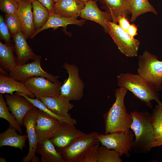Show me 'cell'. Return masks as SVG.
<instances>
[{"label": "cell", "instance_id": "cell-30", "mask_svg": "<svg viewBox=\"0 0 162 162\" xmlns=\"http://www.w3.org/2000/svg\"><path fill=\"white\" fill-rule=\"evenodd\" d=\"M4 99L2 94L0 93V118L7 121L9 127L15 128L20 134H22L21 126L19 124L15 117L10 112L8 106Z\"/></svg>", "mask_w": 162, "mask_h": 162}, {"label": "cell", "instance_id": "cell-24", "mask_svg": "<svg viewBox=\"0 0 162 162\" xmlns=\"http://www.w3.org/2000/svg\"><path fill=\"white\" fill-rule=\"evenodd\" d=\"M14 45L0 42V68L9 72L17 65L16 57L14 55Z\"/></svg>", "mask_w": 162, "mask_h": 162}, {"label": "cell", "instance_id": "cell-42", "mask_svg": "<svg viewBox=\"0 0 162 162\" xmlns=\"http://www.w3.org/2000/svg\"><path fill=\"white\" fill-rule=\"evenodd\" d=\"M58 0H53V1L55 3L57 2V1H58Z\"/></svg>", "mask_w": 162, "mask_h": 162}, {"label": "cell", "instance_id": "cell-14", "mask_svg": "<svg viewBox=\"0 0 162 162\" xmlns=\"http://www.w3.org/2000/svg\"><path fill=\"white\" fill-rule=\"evenodd\" d=\"M5 98L11 113L19 124L21 126L23 125L25 116L35 106L24 97L19 94H7L5 95Z\"/></svg>", "mask_w": 162, "mask_h": 162}, {"label": "cell", "instance_id": "cell-22", "mask_svg": "<svg viewBox=\"0 0 162 162\" xmlns=\"http://www.w3.org/2000/svg\"><path fill=\"white\" fill-rule=\"evenodd\" d=\"M15 128L9 127L0 134V147L8 146L20 149L23 152L26 148V142L28 138L27 134L19 135Z\"/></svg>", "mask_w": 162, "mask_h": 162}, {"label": "cell", "instance_id": "cell-10", "mask_svg": "<svg viewBox=\"0 0 162 162\" xmlns=\"http://www.w3.org/2000/svg\"><path fill=\"white\" fill-rule=\"evenodd\" d=\"M28 89L36 98L52 97L60 95V87L63 83L59 81L53 82L42 76H35L24 82Z\"/></svg>", "mask_w": 162, "mask_h": 162}, {"label": "cell", "instance_id": "cell-32", "mask_svg": "<svg viewBox=\"0 0 162 162\" xmlns=\"http://www.w3.org/2000/svg\"><path fill=\"white\" fill-rule=\"evenodd\" d=\"M5 21L13 36L22 32L21 23L17 12L13 14H6Z\"/></svg>", "mask_w": 162, "mask_h": 162}, {"label": "cell", "instance_id": "cell-6", "mask_svg": "<svg viewBox=\"0 0 162 162\" xmlns=\"http://www.w3.org/2000/svg\"><path fill=\"white\" fill-rule=\"evenodd\" d=\"M96 132L85 134L73 141L60 152L65 162H80L90 148L99 142Z\"/></svg>", "mask_w": 162, "mask_h": 162}, {"label": "cell", "instance_id": "cell-31", "mask_svg": "<svg viewBox=\"0 0 162 162\" xmlns=\"http://www.w3.org/2000/svg\"><path fill=\"white\" fill-rule=\"evenodd\" d=\"M121 156L115 150L100 146L97 162H122Z\"/></svg>", "mask_w": 162, "mask_h": 162}, {"label": "cell", "instance_id": "cell-13", "mask_svg": "<svg viewBox=\"0 0 162 162\" xmlns=\"http://www.w3.org/2000/svg\"><path fill=\"white\" fill-rule=\"evenodd\" d=\"M60 122L38 109L35 127L38 142L49 139L57 129Z\"/></svg>", "mask_w": 162, "mask_h": 162}, {"label": "cell", "instance_id": "cell-18", "mask_svg": "<svg viewBox=\"0 0 162 162\" xmlns=\"http://www.w3.org/2000/svg\"><path fill=\"white\" fill-rule=\"evenodd\" d=\"M50 110L62 117L69 115V111L74 106L66 98L59 95L52 97H39L38 98Z\"/></svg>", "mask_w": 162, "mask_h": 162}, {"label": "cell", "instance_id": "cell-2", "mask_svg": "<svg viewBox=\"0 0 162 162\" xmlns=\"http://www.w3.org/2000/svg\"><path fill=\"white\" fill-rule=\"evenodd\" d=\"M132 122L130 129L133 131L135 139L132 149L135 152L147 153L153 148L154 129L150 120L148 112L134 111L131 112Z\"/></svg>", "mask_w": 162, "mask_h": 162}, {"label": "cell", "instance_id": "cell-12", "mask_svg": "<svg viewBox=\"0 0 162 162\" xmlns=\"http://www.w3.org/2000/svg\"><path fill=\"white\" fill-rule=\"evenodd\" d=\"M38 108L34 107L29 111L25 116L23 125L26 128L29 142V150L27 154L23 158L22 162H39L40 158L36 155V150L38 141L35 127Z\"/></svg>", "mask_w": 162, "mask_h": 162}, {"label": "cell", "instance_id": "cell-26", "mask_svg": "<svg viewBox=\"0 0 162 162\" xmlns=\"http://www.w3.org/2000/svg\"><path fill=\"white\" fill-rule=\"evenodd\" d=\"M150 120L154 129L153 148L162 146V103L156 105Z\"/></svg>", "mask_w": 162, "mask_h": 162}, {"label": "cell", "instance_id": "cell-39", "mask_svg": "<svg viewBox=\"0 0 162 162\" xmlns=\"http://www.w3.org/2000/svg\"><path fill=\"white\" fill-rule=\"evenodd\" d=\"M0 162H6V160L5 158H0Z\"/></svg>", "mask_w": 162, "mask_h": 162}, {"label": "cell", "instance_id": "cell-1", "mask_svg": "<svg viewBox=\"0 0 162 162\" xmlns=\"http://www.w3.org/2000/svg\"><path fill=\"white\" fill-rule=\"evenodd\" d=\"M128 90L119 88L116 90L115 102L108 110L103 114L105 134L130 129L132 122L131 114H129L124 104Z\"/></svg>", "mask_w": 162, "mask_h": 162}, {"label": "cell", "instance_id": "cell-15", "mask_svg": "<svg viewBox=\"0 0 162 162\" xmlns=\"http://www.w3.org/2000/svg\"><path fill=\"white\" fill-rule=\"evenodd\" d=\"M97 0H89L85 3V6L82 10L80 16L82 18L94 21L101 25L106 33H107V23L112 21L111 14L107 12L103 11L98 7Z\"/></svg>", "mask_w": 162, "mask_h": 162}, {"label": "cell", "instance_id": "cell-5", "mask_svg": "<svg viewBox=\"0 0 162 162\" xmlns=\"http://www.w3.org/2000/svg\"><path fill=\"white\" fill-rule=\"evenodd\" d=\"M134 137V134L130 129L98 135L99 141L102 146L115 150L121 156L125 154L127 157L130 156L129 152L132 149Z\"/></svg>", "mask_w": 162, "mask_h": 162}, {"label": "cell", "instance_id": "cell-40", "mask_svg": "<svg viewBox=\"0 0 162 162\" xmlns=\"http://www.w3.org/2000/svg\"><path fill=\"white\" fill-rule=\"evenodd\" d=\"M80 0L85 3L86 2H88L89 0Z\"/></svg>", "mask_w": 162, "mask_h": 162}, {"label": "cell", "instance_id": "cell-19", "mask_svg": "<svg viewBox=\"0 0 162 162\" xmlns=\"http://www.w3.org/2000/svg\"><path fill=\"white\" fill-rule=\"evenodd\" d=\"M13 38L16 55L17 65L25 64L29 59L34 60L37 55L34 53L28 44L26 39L22 32H18Z\"/></svg>", "mask_w": 162, "mask_h": 162}, {"label": "cell", "instance_id": "cell-36", "mask_svg": "<svg viewBox=\"0 0 162 162\" xmlns=\"http://www.w3.org/2000/svg\"><path fill=\"white\" fill-rule=\"evenodd\" d=\"M116 22H118L120 27L126 32L130 24L128 18L124 15L118 16L116 18Z\"/></svg>", "mask_w": 162, "mask_h": 162}, {"label": "cell", "instance_id": "cell-7", "mask_svg": "<svg viewBox=\"0 0 162 162\" xmlns=\"http://www.w3.org/2000/svg\"><path fill=\"white\" fill-rule=\"evenodd\" d=\"M107 26V33L121 52L128 57L137 56L139 41L130 36L116 23L109 21Z\"/></svg>", "mask_w": 162, "mask_h": 162}, {"label": "cell", "instance_id": "cell-41", "mask_svg": "<svg viewBox=\"0 0 162 162\" xmlns=\"http://www.w3.org/2000/svg\"><path fill=\"white\" fill-rule=\"evenodd\" d=\"M16 0L18 2H21L24 1H26V0Z\"/></svg>", "mask_w": 162, "mask_h": 162}, {"label": "cell", "instance_id": "cell-34", "mask_svg": "<svg viewBox=\"0 0 162 162\" xmlns=\"http://www.w3.org/2000/svg\"><path fill=\"white\" fill-rule=\"evenodd\" d=\"M100 144L98 142L92 146L80 162H97Z\"/></svg>", "mask_w": 162, "mask_h": 162}, {"label": "cell", "instance_id": "cell-23", "mask_svg": "<svg viewBox=\"0 0 162 162\" xmlns=\"http://www.w3.org/2000/svg\"><path fill=\"white\" fill-rule=\"evenodd\" d=\"M20 92L25 94L29 97H35L28 89L24 82L2 74H0V93L13 94L14 92Z\"/></svg>", "mask_w": 162, "mask_h": 162}, {"label": "cell", "instance_id": "cell-38", "mask_svg": "<svg viewBox=\"0 0 162 162\" xmlns=\"http://www.w3.org/2000/svg\"><path fill=\"white\" fill-rule=\"evenodd\" d=\"M137 26L134 23L130 24L129 26L127 32L131 36L134 37L138 34Z\"/></svg>", "mask_w": 162, "mask_h": 162}, {"label": "cell", "instance_id": "cell-11", "mask_svg": "<svg viewBox=\"0 0 162 162\" xmlns=\"http://www.w3.org/2000/svg\"><path fill=\"white\" fill-rule=\"evenodd\" d=\"M85 134L74 125L60 122L57 129L49 139L60 153L73 141Z\"/></svg>", "mask_w": 162, "mask_h": 162}, {"label": "cell", "instance_id": "cell-4", "mask_svg": "<svg viewBox=\"0 0 162 162\" xmlns=\"http://www.w3.org/2000/svg\"><path fill=\"white\" fill-rule=\"evenodd\" d=\"M138 74L158 92L162 89V61L146 50L138 59Z\"/></svg>", "mask_w": 162, "mask_h": 162}, {"label": "cell", "instance_id": "cell-16", "mask_svg": "<svg viewBox=\"0 0 162 162\" xmlns=\"http://www.w3.org/2000/svg\"><path fill=\"white\" fill-rule=\"evenodd\" d=\"M32 2L26 0L19 2L17 13L22 25V32L26 39L36 31L32 11Z\"/></svg>", "mask_w": 162, "mask_h": 162}, {"label": "cell", "instance_id": "cell-37", "mask_svg": "<svg viewBox=\"0 0 162 162\" xmlns=\"http://www.w3.org/2000/svg\"><path fill=\"white\" fill-rule=\"evenodd\" d=\"M32 2L34 1H38L43 4L47 9L50 13L54 12L55 3L53 0H27Z\"/></svg>", "mask_w": 162, "mask_h": 162}, {"label": "cell", "instance_id": "cell-29", "mask_svg": "<svg viewBox=\"0 0 162 162\" xmlns=\"http://www.w3.org/2000/svg\"><path fill=\"white\" fill-rule=\"evenodd\" d=\"M15 94L24 97L30 102L34 106L55 118L60 122H66L74 125L76 124V120L72 118L70 114L66 117H62L58 115L49 110L40 99L37 98H31L25 94L20 92H16Z\"/></svg>", "mask_w": 162, "mask_h": 162}, {"label": "cell", "instance_id": "cell-17", "mask_svg": "<svg viewBox=\"0 0 162 162\" xmlns=\"http://www.w3.org/2000/svg\"><path fill=\"white\" fill-rule=\"evenodd\" d=\"M86 22L85 20H77L73 18L64 17L54 12L50 13L47 20L44 25L40 29L36 30L30 38H33L41 32L49 28L55 30L59 27H62L65 33L67 26L69 24H74L81 26Z\"/></svg>", "mask_w": 162, "mask_h": 162}, {"label": "cell", "instance_id": "cell-35", "mask_svg": "<svg viewBox=\"0 0 162 162\" xmlns=\"http://www.w3.org/2000/svg\"><path fill=\"white\" fill-rule=\"evenodd\" d=\"M9 28L2 15L0 16V34L2 38L6 44H11L10 34Z\"/></svg>", "mask_w": 162, "mask_h": 162}, {"label": "cell", "instance_id": "cell-8", "mask_svg": "<svg viewBox=\"0 0 162 162\" xmlns=\"http://www.w3.org/2000/svg\"><path fill=\"white\" fill-rule=\"evenodd\" d=\"M63 68L68 72V76L60 87V95L70 101L79 100L82 98L85 84L80 79L78 68L74 64L65 63Z\"/></svg>", "mask_w": 162, "mask_h": 162}, {"label": "cell", "instance_id": "cell-27", "mask_svg": "<svg viewBox=\"0 0 162 162\" xmlns=\"http://www.w3.org/2000/svg\"><path fill=\"white\" fill-rule=\"evenodd\" d=\"M128 10L131 16L130 21L134 22L141 15L148 12H151L155 15L158 13L148 0H129Z\"/></svg>", "mask_w": 162, "mask_h": 162}, {"label": "cell", "instance_id": "cell-28", "mask_svg": "<svg viewBox=\"0 0 162 162\" xmlns=\"http://www.w3.org/2000/svg\"><path fill=\"white\" fill-rule=\"evenodd\" d=\"M32 4L34 22L36 30L46 22L50 13L46 7L38 1L32 2Z\"/></svg>", "mask_w": 162, "mask_h": 162}, {"label": "cell", "instance_id": "cell-25", "mask_svg": "<svg viewBox=\"0 0 162 162\" xmlns=\"http://www.w3.org/2000/svg\"><path fill=\"white\" fill-rule=\"evenodd\" d=\"M104 6L103 9L110 13L112 18V21L116 23L117 17L120 15H124L127 18L130 14L128 10L129 0H100Z\"/></svg>", "mask_w": 162, "mask_h": 162}, {"label": "cell", "instance_id": "cell-3", "mask_svg": "<svg viewBox=\"0 0 162 162\" xmlns=\"http://www.w3.org/2000/svg\"><path fill=\"white\" fill-rule=\"evenodd\" d=\"M119 88L130 91L137 98L144 102L149 107H152V101L161 103L157 90L138 74L122 73L117 76Z\"/></svg>", "mask_w": 162, "mask_h": 162}, {"label": "cell", "instance_id": "cell-9", "mask_svg": "<svg viewBox=\"0 0 162 162\" xmlns=\"http://www.w3.org/2000/svg\"><path fill=\"white\" fill-rule=\"evenodd\" d=\"M41 58L40 56H37L33 62L17 65L8 72V76L23 82L30 78L40 76L44 77L53 82H58L59 76L52 75L42 68L40 64Z\"/></svg>", "mask_w": 162, "mask_h": 162}, {"label": "cell", "instance_id": "cell-21", "mask_svg": "<svg viewBox=\"0 0 162 162\" xmlns=\"http://www.w3.org/2000/svg\"><path fill=\"white\" fill-rule=\"evenodd\" d=\"M36 153L41 156V162H65L49 139L38 142Z\"/></svg>", "mask_w": 162, "mask_h": 162}, {"label": "cell", "instance_id": "cell-33", "mask_svg": "<svg viewBox=\"0 0 162 162\" xmlns=\"http://www.w3.org/2000/svg\"><path fill=\"white\" fill-rule=\"evenodd\" d=\"M19 6V2L16 0H0V9L6 14L16 13Z\"/></svg>", "mask_w": 162, "mask_h": 162}, {"label": "cell", "instance_id": "cell-20", "mask_svg": "<svg viewBox=\"0 0 162 162\" xmlns=\"http://www.w3.org/2000/svg\"><path fill=\"white\" fill-rule=\"evenodd\" d=\"M85 3L80 0H58L55 3L54 12L65 17L77 20Z\"/></svg>", "mask_w": 162, "mask_h": 162}]
</instances>
